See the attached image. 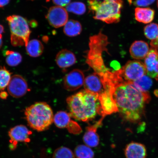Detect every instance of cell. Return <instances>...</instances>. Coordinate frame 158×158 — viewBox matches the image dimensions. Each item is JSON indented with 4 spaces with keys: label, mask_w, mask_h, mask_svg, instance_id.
Here are the masks:
<instances>
[{
    "label": "cell",
    "mask_w": 158,
    "mask_h": 158,
    "mask_svg": "<svg viewBox=\"0 0 158 158\" xmlns=\"http://www.w3.org/2000/svg\"><path fill=\"white\" fill-rule=\"evenodd\" d=\"M5 55L6 63L10 66H16L22 61L21 54L15 51L7 50L6 51Z\"/></svg>",
    "instance_id": "obj_24"
},
{
    "label": "cell",
    "mask_w": 158,
    "mask_h": 158,
    "mask_svg": "<svg viewBox=\"0 0 158 158\" xmlns=\"http://www.w3.org/2000/svg\"><path fill=\"white\" fill-rule=\"evenodd\" d=\"M136 20L144 23H151L155 16V11L149 8L137 7L135 9Z\"/></svg>",
    "instance_id": "obj_19"
},
{
    "label": "cell",
    "mask_w": 158,
    "mask_h": 158,
    "mask_svg": "<svg viewBox=\"0 0 158 158\" xmlns=\"http://www.w3.org/2000/svg\"><path fill=\"white\" fill-rule=\"evenodd\" d=\"M151 47L156 49L158 51V37L157 38L153 41L150 43Z\"/></svg>",
    "instance_id": "obj_32"
},
{
    "label": "cell",
    "mask_w": 158,
    "mask_h": 158,
    "mask_svg": "<svg viewBox=\"0 0 158 158\" xmlns=\"http://www.w3.org/2000/svg\"><path fill=\"white\" fill-rule=\"evenodd\" d=\"M29 25L31 27H35L37 26L38 24H37V22L35 20H31V21Z\"/></svg>",
    "instance_id": "obj_35"
},
{
    "label": "cell",
    "mask_w": 158,
    "mask_h": 158,
    "mask_svg": "<svg viewBox=\"0 0 158 158\" xmlns=\"http://www.w3.org/2000/svg\"><path fill=\"white\" fill-rule=\"evenodd\" d=\"M118 72L124 80L131 82L147 74L143 63L137 60L128 61L122 69L118 70Z\"/></svg>",
    "instance_id": "obj_7"
},
{
    "label": "cell",
    "mask_w": 158,
    "mask_h": 158,
    "mask_svg": "<svg viewBox=\"0 0 158 158\" xmlns=\"http://www.w3.org/2000/svg\"><path fill=\"white\" fill-rule=\"evenodd\" d=\"M113 76L112 96L118 112L126 121H139L143 115L149 95L138 90L133 82L123 81L118 71L114 73Z\"/></svg>",
    "instance_id": "obj_1"
},
{
    "label": "cell",
    "mask_w": 158,
    "mask_h": 158,
    "mask_svg": "<svg viewBox=\"0 0 158 158\" xmlns=\"http://www.w3.org/2000/svg\"><path fill=\"white\" fill-rule=\"evenodd\" d=\"M157 7H158V0H157Z\"/></svg>",
    "instance_id": "obj_39"
},
{
    "label": "cell",
    "mask_w": 158,
    "mask_h": 158,
    "mask_svg": "<svg viewBox=\"0 0 158 158\" xmlns=\"http://www.w3.org/2000/svg\"><path fill=\"white\" fill-rule=\"evenodd\" d=\"M85 79L84 75L82 71L77 69H74L64 77V88L70 91L77 90L83 85Z\"/></svg>",
    "instance_id": "obj_11"
},
{
    "label": "cell",
    "mask_w": 158,
    "mask_h": 158,
    "mask_svg": "<svg viewBox=\"0 0 158 158\" xmlns=\"http://www.w3.org/2000/svg\"><path fill=\"white\" fill-rule=\"evenodd\" d=\"M77 158H94V153L90 147L86 145H79L75 149Z\"/></svg>",
    "instance_id": "obj_25"
},
{
    "label": "cell",
    "mask_w": 158,
    "mask_h": 158,
    "mask_svg": "<svg viewBox=\"0 0 158 158\" xmlns=\"http://www.w3.org/2000/svg\"><path fill=\"white\" fill-rule=\"evenodd\" d=\"M155 0H135L134 5L137 6L145 7L153 3Z\"/></svg>",
    "instance_id": "obj_30"
},
{
    "label": "cell",
    "mask_w": 158,
    "mask_h": 158,
    "mask_svg": "<svg viewBox=\"0 0 158 158\" xmlns=\"http://www.w3.org/2000/svg\"><path fill=\"white\" fill-rule=\"evenodd\" d=\"M7 87L9 94L17 98L24 96L28 90L27 81L22 76L17 74L11 77Z\"/></svg>",
    "instance_id": "obj_10"
},
{
    "label": "cell",
    "mask_w": 158,
    "mask_h": 158,
    "mask_svg": "<svg viewBox=\"0 0 158 158\" xmlns=\"http://www.w3.org/2000/svg\"><path fill=\"white\" fill-rule=\"evenodd\" d=\"M126 158H146L147 150L143 144L131 142L127 144L124 149Z\"/></svg>",
    "instance_id": "obj_14"
},
{
    "label": "cell",
    "mask_w": 158,
    "mask_h": 158,
    "mask_svg": "<svg viewBox=\"0 0 158 158\" xmlns=\"http://www.w3.org/2000/svg\"><path fill=\"white\" fill-rule=\"evenodd\" d=\"M100 114L104 117L106 115L118 112V108L112 96V86L104 88V91L99 95Z\"/></svg>",
    "instance_id": "obj_8"
},
{
    "label": "cell",
    "mask_w": 158,
    "mask_h": 158,
    "mask_svg": "<svg viewBox=\"0 0 158 158\" xmlns=\"http://www.w3.org/2000/svg\"><path fill=\"white\" fill-rule=\"evenodd\" d=\"M52 1L57 6L64 7L70 3L71 0H52Z\"/></svg>",
    "instance_id": "obj_31"
},
{
    "label": "cell",
    "mask_w": 158,
    "mask_h": 158,
    "mask_svg": "<svg viewBox=\"0 0 158 158\" xmlns=\"http://www.w3.org/2000/svg\"><path fill=\"white\" fill-rule=\"evenodd\" d=\"M52 158H75V156L72 151L69 148L61 147L55 150Z\"/></svg>",
    "instance_id": "obj_29"
},
{
    "label": "cell",
    "mask_w": 158,
    "mask_h": 158,
    "mask_svg": "<svg viewBox=\"0 0 158 158\" xmlns=\"http://www.w3.org/2000/svg\"><path fill=\"white\" fill-rule=\"evenodd\" d=\"M3 32H4V28L2 25L0 24V35H2Z\"/></svg>",
    "instance_id": "obj_36"
},
{
    "label": "cell",
    "mask_w": 158,
    "mask_h": 158,
    "mask_svg": "<svg viewBox=\"0 0 158 158\" xmlns=\"http://www.w3.org/2000/svg\"><path fill=\"white\" fill-rule=\"evenodd\" d=\"M89 9L94 15L95 19L101 21L108 24L119 22L122 0H88Z\"/></svg>",
    "instance_id": "obj_3"
},
{
    "label": "cell",
    "mask_w": 158,
    "mask_h": 158,
    "mask_svg": "<svg viewBox=\"0 0 158 158\" xmlns=\"http://www.w3.org/2000/svg\"><path fill=\"white\" fill-rule=\"evenodd\" d=\"M108 44L107 37L101 31L89 39V49L87 55L86 62L99 76H103L108 71L105 66L102 57L104 51L108 53L106 47Z\"/></svg>",
    "instance_id": "obj_5"
},
{
    "label": "cell",
    "mask_w": 158,
    "mask_h": 158,
    "mask_svg": "<svg viewBox=\"0 0 158 158\" xmlns=\"http://www.w3.org/2000/svg\"><path fill=\"white\" fill-rule=\"evenodd\" d=\"M26 48L27 54L30 56L36 58L42 55L44 48L40 41L34 39L29 41Z\"/></svg>",
    "instance_id": "obj_20"
},
{
    "label": "cell",
    "mask_w": 158,
    "mask_h": 158,
    "mask_svg": "<svg viewBox=\"0 0 158 158\" xmlns=\"http://www.w3.org/2000/svg\"><path fill=\"white\" fill-rule=\"evenodd\" d=\"M2 38V35H0V49L1 48L3 45V41Z\"/></svg>",
    "instance_id": "obj_37"
},
{
    "label": "cell",
    "mask_w": 158,
    "mask_h": 158,
    "mask_svg": "<svg viewBox=\"0 0 158 158\" xmlns=\"http://www.w3.org/2000/svg\"><path fill=\"white\" fill-rule=\"evenodd\" d=\"M56 62L59 68H69L76 62V58L74 53L66 49H62L58 53L56 56Z\"/></svg>",
    "instance_id": "obj_17"
},
{
    "label": "cell",
    "mask_w": 158,
    "mask_h": 158,
    "mask_svg": "<svg viewBox=\"0 0 158 158\" xmlns=\"http://www.w3.org/2000/svg\"><path fill=\"white\" fill-rule=\"evenodd\" d=\"M6 20L10 31V41L14 47L27 46L31 31L27 19L19 15L9 16Z\"/></svg>",
    "instance_id": "obj_6"
},
{
    "label": "cell",
    "mask_w": 158,
    "mask_h": 158,
    "mask_svg": "<svg viewBox=\"0 0 158 158\" xmlns=\"http://www.w3.org/2000/svg\"><path fill=\"white\" fill-rule=\"evenodd\" d=\"M46 18L49 24L55 28L64 26L68 21V11L64 7L54 6L49 9Z\"/></svg>",
    "instance_id": "obj_9"
},
{
    "label": "cell",
    "mask_w": 158,
    "mask_h": 158,
    "mask_svg": "<svg viewBox=\"0 0 158 158\" xmlns=\"http://www.w3.org/2000/svg\"><path fill=\"white\" fill-rule=\"evenodd\" d=\"M69 113L64 111L57 112L54 116V121L57 127L60 128H68L73 122Z\"/></svg>",
    "instance_id": "obj_21"
},
{
    "label": "cell",
    "mask_w": 158,
    "mask_h": 158,
    "mask_svg": "<svg viewBox=\"0 0 158 158\" xmlns=\"http://www.w3.org/2000/svg\"><path fill=\"white\" fill-rule=\"evenodd\" d=\"M29 1H35V0H29ZM50 1V0H46V1L47 2H48Z\"/></svg>",
    "instance_id": "obj_38"
},
{
    "label": "cell",
    "mask_w": 158,
    "mask_h": 158,
    "mask_svg": "<svg viewBox=\"0 0 158 158\" xmlns=\"http://www.w3.org/2000/svg\"><path fill=\"white\" fill-rule=\"evenodd\" d=\"M150 49L148 43L143 41H136L132 44L130 49L131 56L137 60L145 58Z\"/></svg>",
    "instance_id": "obj_18"
},
{
    "label": "cell",
    "mask_w": 158,
    "mask_h": 158,
    "mask_svg": "<svg viewBox=\"0 0 158 158\" xmlns=\"http://www.w3.org/2000/svg\"><path fill=\"white\" fill-rule=\"evenodd\" d=\"M99 95L84 89L66 99L71 117L79 121L88 122L100 114Z\"/></svg>",
    "instance_id": "obj_2"
},
{
    "label": "cell",
    "mask_w": 158,
    "mask_h": 158,
    "mask_svg": "<svg viewBox=\"0 0 158 158\" xmlns=\"http://www.w3.org/2000/svg\"><path fill=\"white\" fill-rule=\"evenodd\" d=\"M11 73L5 67H0V92L7 87L11 78Z\"/></svg>",
    "instance_id": "obj_27"
},
{
    "label": "cell",
    "mask_w": 158,
    "mask_h": 158,
    "mask_svg": "<svg viewBox=\"0 0 158 158\" xmlns=\"http://www.w3.org/2000/svg\"><path fill=\"white\" fill-rule=\"evenodd\" d=\"M144 34L148 39L155 40L158 37V24L151 23L144 27Z\"/></svg>",
    "instance_id": "obj_28"
},
{
    "label": "cell",
    "mask_w": 158,
    "mask_h": 158,
    "mask_svg": "<svg viewBox=\"0 0 158 158\" xmlns=\"http://www.w3.org/2000/svg\"><path fill=\"white\" fill-rule=\"evenodd\" d=\"M10 0H0V8H3L9 3Z\"/></svg>",
    "instance_id": "obj_33"
},
{
    "label": "cell",
    "mask_w": 158,
    "mask_h": 158,
    "mask_svg": "<svg viewBox=\"0 0 158 158\" xmlns=\"http://www.w3.org/2000/svg\"><path fill=\"white\" fill-rule=\"evenodd\" d=\"M132 82L138 90L143 93H147L153 84L151 78L147 75L143 76Z\"/></svg>",
    "instance_id": "obj_23"
},
{
    "label": "cell",
    "mask_w": 158,
    "mask_h": 158,
    "mask_svg": "<svg viewBox=\"0 0 158 158\" xmlns=\"http://www.w3.org/2000/svg\"><path fill=\"white\" fill-rule=\"evenodd\" d=\"M82 31V25L77 21L69 20L64 25V34L69 37L76 36L80 35Z\"/></svg>",
    "instance_id": "obj_22"
},
{
    "label": "cell",
    "mask_w": 158,
    "mask_h": 158,
    "mask_svg": "<svg viewBox=\"0 0 158 158\" xmlns=\"http://www.w3.org/2000/svg\"><path fill=\"white\" fill-rule=\"evenodd\" d=\"M31 133V131L25 126L19 125L12 128L9 130V135L11 141L14 143H29L30 141L29 136Z\"/></svg>",
    "instance_id": "obj_15"
},
{
    "label": "cell",
    "mask_w": 158,
    "mask_h": 158,
    "mask_svg": "<svg viewBox=\"0 0 158 158\" xmlns=\"http://www.w3.org/2000/svg\"><path fill=\"white\" fill-rule=\"evenodd\" d=\"M84 85L85 90L98 95L104 91L101 79L95 73L85 78Z\"/></svg>",
    "instance_id": "obj_13"
},
{
    "label": "cell",
    "mask_w": 158,
    "mask_h": 158,
    "mask_svg": "<svg viewBox=\"0 0 158 158\" xmlns=\"http://www.w3.org/2000/svg\"><path fill=\"white\" fill-rule=\"evenodd\" d=\"M104 118L93 125L88 126L83 137L84 143L89 147H96L99 143V137L97 130L101 124Z\"/></svg>",
    "instance_id": "obj_16"
},
{
    "label": "cell",
    "mask_w": 158,
    "mask_h": 158,
    "mask_svg": "<svg viewBox=\"0 0 158 158\" xmlns=\"http://www.w3.org/2000/svg\"><path fill=\"white\" fill-rule=\"evenodd\" d=\"M8 96V94L6 92L4 91L0 92V98H1L2 99H6Z\"/></svg>",
    "instance_id": "obj_34"
},
{
    "label": "cell",
    "mask_w": 158,
    "mask_h": 158,
    "mask_svg": "<svg viewBox=\"0 0 158 158\" xmlns=\"http://www.w3.org/2000/svg\"><path fill=\"white\" fill-rule=\"evenodd\" d=\"M66 9L67 11L69 12L81 15L85 13L86 7L85 5L81 2H75L69 3L66 6Z\"/></svg>",
    "instance_id": "obj_26"
},
{
    "label": "cell",
    "mask_w": 158,
    "mask_h": 158,
    "mask_svg": "<svg viewBox=\"0 0 158 158\" xmlns=\"http://www.w3.org/2000/svg\"><path fill=\"white\" fill-rule=\"evenodd\" d=\"M25 115L30 127L38 131L48 129L54 121L52 108L45 102H35L27 108Z\"/></svg>",
    "instance_id": "obj_4"
},
{
    "label": "cell",
    "mask_w": 158,
    "mask_h": 158,
    "mask_svg": "<svg viewBox=\"0 0 158 158\" xmlns=\"http://www.w3.org/2000/svg\"><path fill=\"white\" fill-rule=\"evenodd\" d=\"M144 59L148 76L151 78L158 79V51L151 47Z\"/></svg>",
    "instance_id": "obj_12"
}]
</instances>
